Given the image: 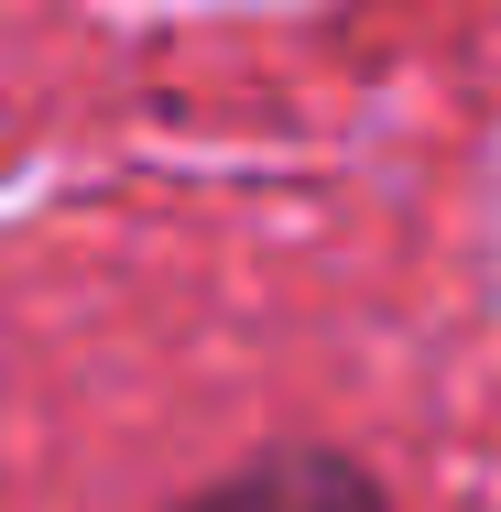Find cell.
I'll return each mask as SVG.
<instances>
[{"label":"cell","instance_id":"1","mask_svg":"<svg viewBox=\"0 0 501 512\" xmlns=\"http://www.w3.org/2000/svg\"><path fill=\"white\" fill-rule=\"evenodd\" d=\"M197 512H382V491H371L360 469H338V458H273V469H251V480L207 491Z\"/></svg>","mask_w":501,"mask_h":512}]
</instances>
